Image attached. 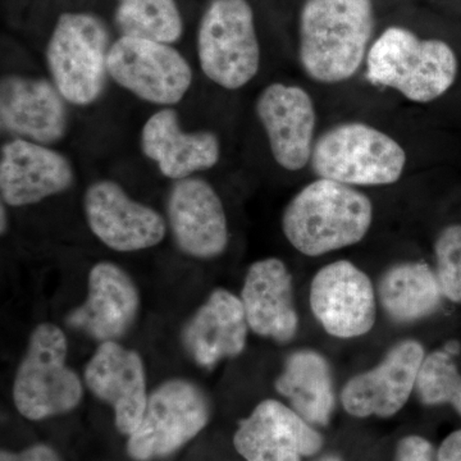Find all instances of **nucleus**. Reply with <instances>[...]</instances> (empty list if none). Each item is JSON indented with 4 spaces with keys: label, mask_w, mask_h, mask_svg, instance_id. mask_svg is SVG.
Masks as SVG:
<instances>
[{
    "label": "nucleus",
    "mask_w": 461,
    "mask_h": 461,
    "mask_svg": "<svg viewBox=\"0 0 461 461\" xmlns=\"http://www.w3.org/2000/svg\"><path fill=\"white\" fill-rule=\"evenodd\" d=\"M418 395L427 405L450 403L461 415V375L451 355L435 351L424 357L417 379Z\"/></svg>",
    "instance_id": "26"
},
{
    "label": "nucleus",
    "mask_w": 461,
    "mask_h": 461,
    "mask_svg": "<svg viewBox=\"0 0 461 461\" xmlns=\"http://www.w3.org/2000/svg\"><path fill=\"white\" fill-rule=\"evenodd\" d=\"M457 68V58L447 42L420 39L400 26L384 30L366 56L369 83L395 89L415 103L444 95L456 80Z\"/></svg>",
    "instance_id": "3"
},
{
    "label": "nucleus",
    "mask_w": 461,
    "mask_h": 461,
    "mask_svg": "<svg viewBox=\"0 0 461 461\" xmlns=\"http://www.w3.org/2000/svg\"><path fill=\"white\" fill-rule=\"evenodd\" d=\"M373 221L371 199L339 182L318 178L288 203L282 230L291 245L308 257H320L357 244Z\"/></svg>",
    "instance_id": "2"
},
{
    "label": "nucleus",
    "mask_w": 461,
    "mask_h": 461,
    "mask_svg": "<svg viewBox=\"0 0 461 461\" xmlns=\"http://www.w3.org/2000/svg\"><path fill=\"white\" fill-rule=\"evenodd\" d=\"M203 74L227 90L244 87L260 67L254 12L248 0H212L198 29Z\"/></svg>",
    "instance_id": "6"
},
{
    "label": "nucleus",
    "mask_w": 461,
    "mask_h": 461,
    "mask_svg": "<svg viewBox=\"0 0 461 461\" xmlns=\"http://www.w3.org/2000/svg\"><path fill=\"white\" fill-rule=\"evenodd\" d=\"M140 148L165 177L175 181L213 168L221 158V142L214 132L184 131L177 112L169 107L160 109L145 122Z\"/></svg>",
    "instance_id": "19"
},
{
    "label": "nucleus",
    "mask_w": 461,
    "mask_h": 461,
    "mask_svg": "<svg viewBox=\"0 0 461 461\" xmlns=\"http://www.w3.org/2000/svg\"><path fill=\"white\" fill-rule=\"evenodd\" d=\"M311 165L320 178L353 187L384 186L402 177L406 153L386 132L366 123L345 122L315 140Z\"/></svg>",
    "instance_id": "4"
},
{
    "label": "nucleus",
    "mask_w": 461,
    "mask_h": 461,
    "mask_svg": "<svg viewBox=\"0 0 461 461\" xmlns=\"http://www.w3.org/2000/svg\"><path fill=\"white\" fill-rule=\"evenodd\" d=\"M373 30V0H305L299 20L300 65L317 83L348 80L368 56Z\"/></svg>",
    "instance_id": "1"
},
{
    "label": "nucleus",
    "mask_w": 461,
    "mask_h": 461,
    "mask_svg": "<svg viewBox=\"0 0 461 461\" xmlns=\"http://www.w3.org/2000/svg\"><path fill=\"white\" fill-rule=\"evenodd\" d=\"M84 211L91 232L105 247L120 253L154 248L166 238L165 218L130 198L114 181L90 185L84 196Z\"/></svg>",
    "instance_id": "10"
},
{
    "label": "nucleus",
    "mask_w": 461,
    "mask_h": 461,
    "mask_svg": "<svg viewBox=\"0 0 461 461\" xmlns=\"http://www.w3.org/2000/svg\"><path fill=\"white\" fill-rule=\"evenodd\" d=\"M318 461H339V460L338 459V457L327 456V457H321V459H320Z\"/></svg>",
    "instance_id": "33"
},
{
    "label": "nucleus",
    "mask_w": 461,
    "mask_h": 461,
    "mask_svg": "<svg viewBox=\"0 0 461 461\" xmlns=\"http://www.w3.org/2000/svg\"><path fill=\"white\" fill-rule=\"evenodd\" d=\"M256 111L277 165L296 172L311 163L317 113L308 91L275 83L262 90Z\"/></svg>",
    "instance_id": "12"
},
{
    "label": "nucleus",
    "mask_w": 461,
    "mask_h": 461,
    "mask_svg": "<svg viewBox=\"0 0 461 461\" xmlns=\"http://www.w3.org/2000/svg\"><path fill=\"white\" fill-rule=\"evenodd\" d=\"M424 357L420 342H400L378 366L348 382L341 393L345 411L357 418H388L402 411L417 387Z\"/></svg>",
    "instance_id": "15"
},
{
    "label": "nucleus",
    "mask_w": 461,
    "mask_h": 461,
    "mask_svg": "<svg viewBox=\"0 0 461 461\" xmlns=\"http://www.w3.org/2000/svg\"><path fill=\"white\" fill-rule=\"evenodd\" d=\"M74 180L71 162L48 145L14 139L2 147L0 194L5 204H36L69 189Z\"/></svg>",
    "instance_id": "16"
},
{
    "label": "nucleus",
    "mask_w": 461,
    "mask_h": 461,
    "mask_svg": "<svg viewBox=\"0 0 461 461\" xmlns=\"http://www.w3.org/2000/svg\"><path fill=\"white\" fill-rule=\"evenodd\" d=\"M115 23L122 36L173 44L184 32L176 0H118Z\"/></svg>",
    "instance_id": "25"
},
{
    "label": "nucleus",
    "mask_w": 461,
    "mask_h": 461,
    "mask_svg": "<svg viewBox=\"0 0 461 461\" xmlns=\"http://www.w3.org/2000/svg\"><path fill=\"white\" fill-rule=\"evenodd\" d=\"M208 418V402L195 384L166 382L148 397L140 424L130 435L129 453L138 460L165 456L198 435Z\"/></svg>",
    "instance_id": "9"
},
{
    "label": "nucleus",
    "mask_w": 461,
    "mask_h": 461,
    "mask_svg": "<svg viewBox=\"0 0 461 461\" xmlns=\"http://www.w3.org/2000/svg\"><path fill=\"white\" fill-rule=\"evenodd\" d=\"M436 276L446 299L461 303V224L441 230L435 244Z\"/></svg>",
    "instance_id": "27"
},
{
    "label": "nucleus",
    "mask_w": 461,
    "mask_h": 461,
    "mask_svg": "<svg viewBox=\"0 0 461 461\" xmlns=\"http://www.w3.org/2000/svg\"><path fill=\"white\" fill-rule=\"evenodd\" d=\"M249 329L263 338L287 342L295 336L299 318L294 304L293 276L277 258L251 264L242 287Z\"/></svg>",
    "instance_id": "21"
},
{
    "label": "nucleus",
    "mask_w": 461,
    "mask_h": 461,
    "mask_svg": "<svg viewBox=\"0 0 461 461\" xmlns=\"http://www.w3.org/2000/svg\"><path fill=\"white\" fill-rule=\"evenodd\" d=\"M66 102L45 78L5 76L0 83L2 131L42 145L62 140L68 129Z\"/></svg>",
    "instance_id": "13"
},
{
    "label": "nucleus",
    "mask_w": 461,
    "mask_h": 461,
    "mask_svg": "<svg viewBox=\"0 0 461 461\" xmlns=\"http://www.w3.org/2000/svg\"><path fill=\"white\" fill-rule=\"evenodd\" d=\"M108 74L139 99L163 107L180 103L193 84V69L171 44L130 36L112 44Z\"/></svg>",
    "instance_id": "8"
},
{
    "label": "nucleus",
    "mask_w": 461,
    "mask_h": 461,
    "mask_svg": "<svg viewBox=\"0 0 461 461\" xmlns=\"http://www.w3.org/2000/svg\"><path fill=\"white\" fill-rule=\"evenodd\" d=\"M276 388L309 424L329 423L335 405L332 375L329 363L320 354L303 350L290 355Z\"/></svg>",
    "instance_id": "23"
},
{
    "label": "nucleus",
    "mask_w": 461,
    "mask_h": 461,
    "mask_svg": "<svg viewBox=\"0 0 461 461\" xmlns=\"http://www.w3.org/2000/svg\"><path fill=\"white\" fill-rule=\"evenodd\" d=\"M0 461H58V457L47 446H35L21 454L2 453Z\"/></svg>",
    "instance_id": "29"
},
{
    "label": "nucleus",
    "mask_w": 461,
    "mask_h": 461,
    "mask_svg": "<svg viewBox=\"0 0 461 461\" xmlns=\"http://www.w3.org/2000/svg\"><path fill=\"white\" fill-rule=\"evenodd\" d=\"M248 329L241 299L220 288L191 318L182 339L199 366H212L244 350Z\"/></svg>",
    "instance_id": "22"
},
{
    "label": "nucleus",
    "mask_w": 461,
    "mask_h": 461,
    "mask_svg": "<svg viewBox=\"0 0 461 461\" xmlns=\"http://www.w3.org/2000/svg\"><path fill=\"white\" fill-rule=\"evenodd\" d=\"M67 339L59 327L39 324L14 384L18 411L32 420L71 411L83 399L80 378L66 364Z\"/></svg>",
    "instance_id": "7"
},
{
    "label": "nucleus",
    "mask_w": 461,
    "mask_h": 461,
    "mask_svg": "<svg viewBox=\"0 0 461 461\" xmlns=\"http://www.w3.org/2000/svg\"><path fill=\"white\" fill-rule=\"evenodd\" d=\"M167 214L173 239L187 256L209 259L226 250V212L209 182L199 177L175 181L167 202Z\"/></svg>",
    "instance_id": "14"
},
{
    "label": "nucleus",
    "mask_w": 461,
    "mask_h": 461,
    "mask_svg": "<svg viewBox=\"0 0 461 461\" xmlns=\"http://www.w3.org/2000/svg\"><path fill=\"white\" fill-rule=\"evenodd\" d=\"M111 47V35L99 17L86 12L60 14L45 57L51 80L67 102L85 107L100 98Z\"/></svg>",
    "instance_id": "5"
},
{
    "label": "nucleus",
    "mask_w": 461,
    "mask_h": 461,
    "mask_svg": "<svg viewBox=\"0 0 461 461\" xmlns=\"http://www.w3.org/2000/svg\"><path fill=\"white\" fill-rule=\"evenodd\" d=\"M0 218H2V223H0V230H2V233H5V230H7V212H5V203H3L2 204V215H0Z\"/></svg>",
    "instance_id": "31"
},
{
    "label": "nucleus",
    "mask_w": 461,
    "mask_h": 461,
    "mask_svg": "<svg viewBox=\"0 0 461 461\" xmlns=\"http://www.w3.org/2000/svg\"><path fill=\"white\" fill-rule=\"evenodd\" d=\"M438 461H461V429L451 433L442 442L438 450Z\"/></svg>",
    "instance_id": "30"
},
{
    "label": "nucleus",
    "mask_w": 461,
    "mask_h": 461,
    "mask_svg": "<svg viewBox=\"0 0 461 461\" xmlns=\"http://www.w3.org/2000/svg\"><path fill=\"white\" fill-rule=\"evenodd\" d=\"M395 461H432V446L421 437H406L397 446Z\"/></svg>",
    "instance_id": "28"
},
{
    "label": "nucleus",
    "mask_w": 461,
    "mask_h": 461,
    "mask_svg": "<svg viewBox=\"0 0 461 461\" xmlns=\"http://www.w3.org/2000/svg\"><path fill=\"white\" fill-rule=\"evenodd\" d=\"M233 444L248 461H302L317 454L323 439L295 411L266 400L240 423Z\"/></svg>",
    "instance_id": "17"
},
{
    "label": "nucleus",
    "mask_w": 461,
    "mask_h": 461,
    "mask_svg": "<svg viewBox=\"0 0 461 461\" xmlns=\"http://www.w3.org/2000/svg\"><path fill=\"white\" fill-rule=\"evenodd\" d=\"M460 346L457 342H450V344L446 345L445 353L448 355L457 354L459 353Z\"/></svg>",
    "instance_id": "32"
},
{
    "label": "nucleus",
    "mask_w": 461,
    "mask_h": 461,
    "mask_svg": "<svg viewBox=\"0 0 461 461\" xmlns=\"http://www.w3.org/2000/svg\"><path fill=\"white\" fill-rule=\"evenodd\" d=\"M139 305L131 277L121 267L102 262L90 271L86 302L68 315L67 323L99 341H114L132 326Z\"/></svg>",
    "instance_id": "20"
},
{
    "label": "nucleus",
    "mask_w": 461,
    "mask_h": 461,
    "mask_svg": "<svg viewBox=\"0 0 461 461\" xmlns=\"http://www.w3.org/2000/svg\"><path fill=\"white\" fill-rule=\"evenodd\" d=\"M384 312L399 323H411L435 313L442 294L436 273L427 264L403 262L387 269L378 285Z\"/></svg>",
    "instance_id": "24"
},
{
    "label": "nucleus",
    "mask_w": 461,
    "mask_h": 461,
    "mask_svg": "<svg viewBox=\"0 0 461 461\" xmlns=\"http://www.w3.org/2000/svg\"><path fill=\"white\" fill-rule=\"evenodd\" d=\"M91 393L114 409L115 424L124 435H132L147 408L144 364L135 351L115 341H104L85 369Z\"/></svg>",
    "instance_id": "18"
},
{
    "label": "nucleus",
    "mask_w": 461,
    "mask_h": 461,
    "mask_svg": "<svg viewBox=\"0 0 461 461\" xmlns=\"http://www.w3.org/2000/svg\"><path fill=\"white\" fill-rule=\"evenodd\" d=\"M311 306L323 329L335 338H359L375 326L372 282L348 260L327 264L314 276Z\"/></svg>",
    "instance_id": "11"
}]
</instances>
